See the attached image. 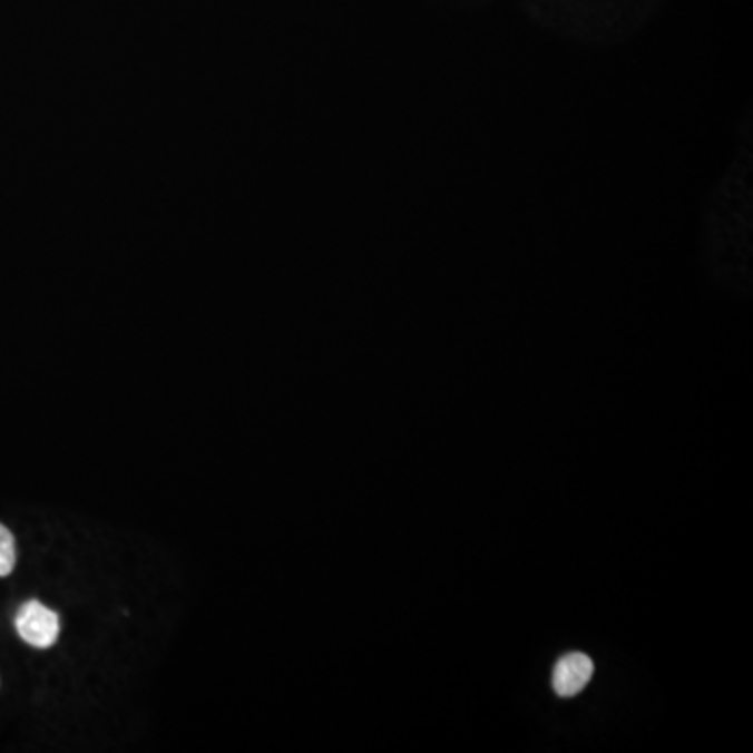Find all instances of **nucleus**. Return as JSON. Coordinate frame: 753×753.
Segmentation results:
<instances>
[{"instance_id":"f257e3e1","label":"nucleus","mask_w":753,"mask_h":753,"mask_svg":"<svg viewBox=\"0 0 753 753\" xmlns=\"http://www.w3.org/2000/svg\"><path fill=\"white\" fill-rule=\"evenodd\" d=\"M19 636L36 649H49L59 638V616L40 600H28L16 616Z\"/></svg>"},{"instance_id":"f03ea898","label":"nucleus","mask_w":753,"mask_h":753,"mask_svg":"<svg viewBox=\"0 0 753 753\" xmlns=\"http://www.w3.org/2000/svg\"><path fill=\"white\" fill-rule=\"evenodd\" d=\"M595 664L586 653H567L552 669V688L559 697H576L590 683Z\"/></svg>"},{"instance_id":"7ed1b4c3","label":"nucleus","mask_w":753,"mask_h":753,"mask_svg":"<svg viewBox=\"0 0 753 753\" xmlns=\"http://www.w3.org/2000/svg\"><path fill=\"white\" fill-rule=\"evenodd\" d=\"M16 559H18L16 538H13L11 531L0 524V578L9 576L13 571Z\"/></svg>"}]
</instances>
